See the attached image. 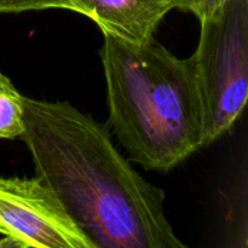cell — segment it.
Wrapping results in <instances>:
<instances>
[{
	"mask_svg": "<svg viewBox=\"0 0 248 248\" xmlns=\"http://www.w3.org/2000/svg\"><path fill=\"white\" fill-rule=\"evenodd\" d=\"M21 136L36 178L93 248H186L165 215V193L113 144L108 128L68 102L24 97Z\"/></svg>",
	"mask_w": 248,
	"mask_h": 248,
	"instance_id": "1",
	"label": "cell"
},
{
	"mask_svg": "<svg viewBox=\"0 0 248 248\" xmlns=\"http://www.w3.org/2000/svg\"><path fill=\"white\" fill-rule=\"evenodd\" d=\"M101 58L109 123L133 161L171 171L203 148V113L193 58L153 39L133 44L103 33Z\"/></svg>",
	"mask_w": 248,
	"mask_h": 248,
	"instance_id": "2",
	"label": "cell"
},
{
	"mask_svg": "<svg viewBox=\"0 0 248 248\" xmlns=\"http://www.w3.org/2000/svg\"><path fill=\"white\" fill-rule=\"evenodd\" d=\"M191 56L203 113V147L225 135L242 115L248 98V0H227L200 21Z\"/></svg>",
	"mask_w": 248,
	"mask_h": 248,
	"instance_id": "3",
	"label": "cell"
},
{
	"mask_svg": "<svg viewBox=\"0 0 248 248\" xmlns=\"http://www.w3.org/2000/svg\"><path fill=\"white\" fill-rule=\"evenodd\" d=\"M0 234L24 248H93L39 178L0 176Z\"/></svg>",
	"mask_w": 248,
	"mask_h": 248,
	"instance_id": "4",
	"label": "cell"
},
{
	"mask_svg": "<svg viewBox=\"0 0 248 248\" xmlns=\"http://www.w3.org/2000/svg\"><path fill=\"white\" fill-rule=\"evenodd\" d=\"M75 12L91 18L102 33L133 44L154 39L157 26L174 9L171 0H70Z\"/></svg>",
	"mask_w": 248,
	"mask_h": 248,
	"instance_id": "5",
	"label": "cell"
},
{
	"mask_svg": "<svg viewBox=\"0 0 248 248\" xmlns=\"http://www.w3.org/2000/svg\"><path fill=\"white\" fill-rule=\"evenodd\" d=\"M24 97L0 70V140H15L24 132Z\"/></svg>",
	"mask_w": 248,
	"mask_h": 248,
	"instance_id": "6",
	"label": "cell"
},
{
	"mask_svg": "<svg viewBox=\"0 0 248 248\" xmlns=\"http://www.w3.org/2000/svg\"><path fill=\"white\" fill-rule=\"evenodd\" d=\"M64 9L75 11L70 0H0V14L33 11V10Z\"/></svg>",
	"mask_w": 248,
	"mask_h": 248,
	"instance_id": "7",
	"label": "cell"
},
{
	"mask_svg": "<svg viewBox=\"0 0 248 248\" xmlns=\"http://www.w3.org/2000/svg\"><path fill=\"white\" fill-rule=\"evenodd\" d=\"M225 1L227 0H195L191 12L198 17L199 21H201L215 16L222 9Z\"/></svg>",
	"mask_w": 248,
	"mask_h": 248,
	"instance_id": "8",
	"label": "cell"
},
{
	"mask_svg": "<svg viewBox=\"0 0 248 248\" xmlns=\"http://www.w3.org/2000/svg\"><path fill=\"white\" fill-rule=\"evenodd\" d=\"M172 4H173L174 9H181L184 11H190L194 7V2L195 0H171Z\"/></svg>",
	"mask_w": 248,
	"mask_h": 248,
	"instance_id": "9",
	"label": "cell"
},
{
	"mask_svg": "<svg viewBox=\"0 0 248 248\" xmlns=\"http://www.w3.org/2000/svg\"><path fill=\"white\" fill-rule=\"evenodd\" d=\"M0 247H6V248L21 247V248H24L23 244H22L21 241H18V240L15 239V237H11V236H5V239L0 240Z\"/></svg>",
	"mask_w": 248,
	"mask_h": 248,
	"instance_id": "10",
	"label": "cell"
}]
</instances>
